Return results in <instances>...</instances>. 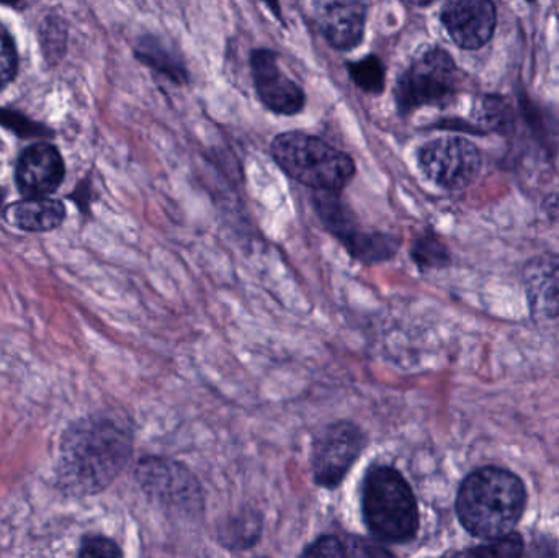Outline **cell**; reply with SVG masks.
<instances>
[{"mask_svg":"<svg viewBox=\"0 0 559 558\" xmlns=\"http://www.w3.org/2000/svg\"><path fill=\"white\" fill-rule=\"evenodd\" d=\"M130 455V435L110 418H88L62 439L58 475L69 494L104 490Z\"/></svg>","mask_w":559,"mask_h":558,"instance_id":"cell-1","label":"cell"},{"mask_svg":"<svg viewBox=\"0 0 559 558\" xmlns=\"http://www.w3.org/2000/svg\"><path fill=\"white\" fill-rule=\"evenodd\" d=\"M525 488L511 472L481 468L460 488L456 511L473 536L498 539L518 526L525 508Z\"/></svg>","mask_w":559,"mask_h":558,"instance_id":"cell-2","label":"cell"},{"mask_svg":"<svg viewBox=\"0 0 559 558\" xmlns=\"http://www.w3.org/2000/svg\"><path fill=\"white\" fill-rule=\"evenodd\" d=\"M271 153L286 176L314 192H342L357 174L347 153L302 131L277 134Z\"/></svg>","mask_w":559,"mask_h":558,"instance_id":"cell-3","label":"cell"},{"mask_svg":"<svg viewBox=\"0 0 559 558\" xmlns=\"http://www.w3.org/2000/svg\"><path fill=\"white\" fill-rule=\"evenodd\" d=\"M463 75L453 56L440 46H424L397 75L394 102L403 117L424 107H443L462 85Z\"/></svg>","mask_w":559,"mask_h":558,"instance_id":"cell-4","label":"cell"},{"mask_svg":"<svg viewBox=\"0 0 559 558\" xmlns=\"http://www.w3.org/2000/svg\"><path fill=\"white\" fill-rule=\"evenodd\" d=\"M364 517L374 536L390 543L413 539L419 514L413 491L394 468L378 467L364 485Z\"/></svg>","mask_w":559,"mask_h":558,"instance_id":"cell-5","label":"cell"},{"mask_svg":"<svg viewBox=\"0 0 559 558\" xmlns=\"http://www.w3.org/2000/svg\"><path fill=\"white\" fill-rule=\"evenodd\" d=\"M314 206L324 228L344 246L355 261L367 265L381 264L393 259L400 251V236L361 229L354 213L338 193L316 192Z\"/></svg>","mask_w":559,"mask_h":558,"instance_id":"cell-6","label":"cell"},{"mask_svg":"<svg viewBox=\"0 0 559 558\" xmlns=\"http://www.w3.org/2000/svg\"><path fill=\"white\" fill-rule=\"evenodd\" d=\"M417 164L424 176L440 189L463 190L478 179L483 154L463 136H440L417 150Z\"/></svg>","mask_w":559,"mask_h":558,"instance_id":"cell-7","label":"cell"},{"mask_svg":"<svg viewBox=\"0 0 559 558\" xmlns=\"http://www.w3.org/2000/svg\"><path fill=\"white\" fill-rule=\"evenodd\" d=\"M251 72L255 94L267 110L285 117L302 111L305 91L280 68L277 52L267 48L254 49L251 52Z\"/></svg>","mask_w":559,"mask_h":558,"instance_id":"cell-8","label":"cell"},{"mask_svg":"<svg viewBox=\"0 0 559 558\" xmlns=\"http://www.w3.org/2000/svg\"><path fill=\"white\" fill-rule=\"evenodd\" d=\"M440 22L460 49L478 51L498 28V9L489 0H455L440 10Z\"/></svg>","mask_w":559,"mask_h":558,"instance_id":"cell-9","label":"cell"},{"mask_svg":"<svg viewBox=\"0 0 559 558\" xmlns=\"http://www.w3.org/2000/svg\"><path fill=\"white\" fill-rule=\"evenodd\" d=\"M361 446L364 436L354 425L341 423L324 429L316 439L312 454L316 480L324 487H335L360 454Z\"/></svg>","mask_w":559,"mask_h":558,"instance_id":"cell-10","label":"cell"},{"mask_svg":"<svg viewBox=\"0 0 559 558\" xmlns=\"http://www.w3.org/2000/svg\"><path fill=\"white\" fill-rule=\"evenodd\" d=\"M64 179V161L51 144H32L20 154L15 167V182L26 199L51 195Z\"/></svg>","mask_w":559,"mask_h":558,"instance_id":"cell-11","label":"cell"},{"mask_svg":"<svg viewBox=\"0 0 559 558\" xmlns=\"http://www.w3.org/2000/svg\"><path fill=\"white\" fill-rule=\"evenodd\" d=\"M522 285L528 310L538 323L559 318V256L544 252L534 256L522 268Z\"/></svg>","mask_w":559,"mask_h":558,"instance_id":"cell-12","label":"cell"},{"mask_svg":"<svg viewBox=\"0 0 559 558\" xmlns=\"http://www.w3.org/2000/svg\"><path fill=\"white\" fill-rule=\"evenodd\" d=\"M316 16L319 32L338 51H350L364 39L367 23V7L364 3H319Z\"/></svg>","mask_w":559,"mask_h":558,"instance_id":"cell-13","label":"cell"},{"mask_svg":"<svg viewBox=\"0 0 559 558\" xmlns=\"http://www.w3.org/2000/svg\"><path fill=\"white\" fill-rule=\"evenodd\" d=\"M66 218V209L59 200L23 199L5 210V219L15 228L29 233L51 231Z\"/></svg>","mask_w":559,"mask_h":558,"instance_id":"cell-14","label":"cell"},{"mask_svg":"<svg viewBox=\"0 0 559 558\" xmlns=\"http://www.w3.org/2000/svg\"><path fill=\"white\" fill-rule=\"evenodd\" d=\"M134 56L138 61L143 62L157 74L169 79L174 84L186 85L190 82V71L187 68L186 59L159 36H141L134 46Z\"/></svg>","mask_w":559,"mask_h":558,"instance_id":"cell-15","label":"cell"},{"mask_svg":"<svg viewBox=\"0 0 559 558\" xmlns=\"http://www.w3.org/2000/svg\"><path fill=\"white\" fill-rule=\"evenodd\" d=\"M409 256L420 271H439L452 264L445 242L430 228L414 238Z\"/></svg>","mask_w":559,"mask_h":558,"instance_id":"cell-16","label":"cell"},{"mask_svg":"<svg viewBox=\"0 0 559 558\" xmlns=\"http://www.w3.org/2000/svg\"><path fill=\"white\" fill-rule=\"evenodd\" d=\"M476 117L483 127L495 133L508 134L515 124L514 108L508 98L499 94L483 95L481 102L476 105Z\"/></svg>","mask_w":559,"mask_h":558,"instance_id":"cell-17","label":"cell"},{"mask_svg":"<svg viewBox=\"0 0 559 558\" xmlns=\"http://www.w3.org/2000/svg\"><path fill=\"white\" fill-rule=\"evenodd\" d=\"M347 72L354 84L371 95H380L386 84V68L377 55H367L347 62Z\"/></svg>","mask_w":559,"mask_h":558,"instance_id":"cell-18","label":"cell"},{"mask_svg":"<svg viewBox=\"0 0 559 558\" xmlns=\"http://www.w3.org/2000/svg\"><path fill=\"white\" fill-rule=\"evenodd\" d=\"M522 556H524V541L519 534H508L492 541L488 546L465 550L456 558H522Z\"/></svg>","mask_w":559,"mask_h":558,"instance_id":"cell-19","label":"cell"},{"mask_svg":"<svg viewBox=\"0 0 559 558\" xmlns=\"http://www.w3.org/2000/svg\"><path fill=\"white\" fill-rule=\"evenodd\" d=\"M19 71V52L5 26L0 25V88L9 85Z\"/></svg>","mask_w":559,"mask_h":558,"instance_id":"cell-20","label":"cell"},{"mask_svg":"<svg viewBox=\"0 0 559 558\" xmlns=\"http://www.w3.org/2000/svg\"><path fill=\"white\" fill-rule=\"evenodd\" d=\"M79 558H123L120 547L107 537H88L82 544Z\"/></svg>","mask_w":559,"mask_h":558,"instance_id":"cell-21","label":"cell"},{"mask_svg":"<svg viewBox=\"0 0 559 558\" xmlns=\"http://www.w3.org/2000/svg\"><path fill=\"white\" fill-rule=\"evenodd\" d=\"M344 549L345 558H393L384 547L365 539H350Z\"/></svg>","mask_w":559,"mask_h":558,"instance_id":"cell-22","label":"cell"},{"mask_svg":"<svg viewBox=\"0 0 559 558\" xmlns=\"http://www.w3.org/2000/svg\"><path fill=\"white\" fill-rule=\"evenodd\" d=\"M301 558H345V549L334 537H322Z\"/></svg>","mask_w":559,"mask_h":558,"instance_id":"cell-23","label":"cell"},{"mask_svg":"<svg viewBox=\"0 0 559 558\" xmlns=\"http://www.w3.org/2000/svg\"><path fill=\"white\" fill-rule=\"evenodd\" d=\"M542 209L551 222H559V192L545 197Z\"/></svg>","mask_w":559,"mask_h":558,"instance_id":"cell-24","label":"cell"}]
</instances>
